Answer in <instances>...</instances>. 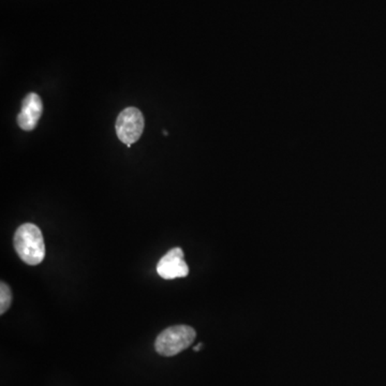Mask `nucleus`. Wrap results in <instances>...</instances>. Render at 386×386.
<instances>
[{"label":"nucleus","mask_w":386,"mask_h":386,"mask_svg":"<svg viewBox=\"0 0 386 386\" xmlns=\"http://www.w3.org/2000/svg\"><path fill=\"white\" fill-rule=\"evenodd\" d=\"M13 244L19 259L27 265L35 267L44 259V238L35 224H22L15 232Z\"/></svg>","instance_id":"1"},{"label":"nucleus","mask_w":386,"mask_h":386,"mask_svg":"<svg viewBox=\"0 0 386 386\" xmlns=\"http://www.w3.org/2000/svg\"><path fill=\"white\" fill-rule=\"evenodd\" d=\"M196 333L188 325H175L159 334L156 351L162 356H174L186 350L196 339Z\"/></svg>","instance_id":"2"},{"label":"nucleus","mask_w":386,"mask_h":386,"mask_svg":"<svg viewBox=\"0 0 386 386\" xmlns=\"http://www.w3.org/2000/svg\"><path fill=\"white\" fill-rule=\"evenodd\" d=\"M144 125L143 114L139 108H125L116 119L115 129L118 139L130 149L132 144L139 141L141 137Z\"/></svg>","instance_id":"3"},{"label":"nucleus","mask_w":386,"mask_h":386,"mask_svg":"<svg viewBox=\"0 0 386 386\" xmlns=\"http://www.w3.org/2000/svg\"><path fill=\"white\" fill-rule=\"evenodd\" d=\"M157 273L163 279L183 278L189 274V267L184 260V252L181 248H173L161 258L157 264Z\"/></svg>","instance_id":"4"},{"label":"nucleus","mask_w":386,"mask_h":386,"mask_svg":"<svg viewBox=\"0 0 386 386\" xmlns=\"http://www.w3.org/2000/svg\"><path fill=\"white\" fill-rule=\"evenodd\" d=\"M43 112L42 100L38 94L31 92L27 94L22 104L21 112L17 116L19 128L25 131H31L38 125Z\"/></svg>","instance_id":"5"},{"label":"nucleus","mask_w":386,"mask_h":386,"mask_svg":"<svg viewBox=\"0 0 386 386\" xmlns=\"http://www.w3.org/2000/svg\"><path fill=\"white\" fill-rule=\"evenodd\" d=\"M12 304V292L7 283L0 285V313L7 312Z\"/></svg>","instance_id":"6"},{"label":"nucleus","mask_w":386,"mask_h":386,"mask_svg":"<svg viewBox=\"0 0 386 386\" xmlns=\"http://www.w3.org/2000/svg\"><path fill=\"white\" fill-rule=\"evenodd\" d=\"M163 133H165V135H169V132H167V131H163Z\"/></svg>","instance_id":"7"}]
</instances>
